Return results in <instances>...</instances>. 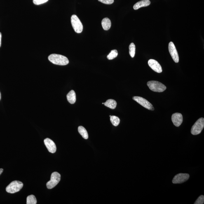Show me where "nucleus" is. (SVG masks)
<instances>
[{
    "label": "nucleus",
    "mask_w": 204,
    "mask_h": 204,
    "mask_svg": "<svg viewBox=\"0 0 204 204\" xmlns=\"http://www.w3.org/2000/svg\"><path fill=\"white\" fill-rule=\"evenodd\" d=\"M48 0H33V2L34 4L39 5L46 3Z\"/></svg>",
    "instance_id": "5701e85b"
},
{
    "label": "nucleus",
    "mask_w": 204,
    "mask_h": 204,
    "mask_svg": "<svg viewBox=\"0 0 204 204\" xmlns=\"http://www.w3.org/2000/svg\"><path fill=\"white\" fill-rule=\"evenodd\" d=\"M61 180V175L55 172L52 174L50 180L47 183V187L48 189H52L55 187Z\"/></svg>",
    "instance_id": "423d86ee"
},
{
    "label": "nucleus",
    "mask_w": 204,
    "mask_h": 204,
    "mask_svg": "<svg viewBox=\"0 0 204 204\" xmlns=\"http://www.w3.org/2000/svg\"><path fill=\"white\" fill-rule=\"evenodd\" d=\"M23 186V184L21 181H14L7 186L6 190L7 192L10 193H14L20 191Z\"/></svg>",
    "instance_id": "7ed1b4c3"
},
{
    "label": "nucleus",
    "mask_w": 204,
    "mask_h": 204,
    "mask_svg": "<svg viewBox=\"0 0 204 204\" xmlns=\"http://www.w3.org/2000/svg\"><path fill=\"white\" fill-rule=\"evenodd\" d=\"M147 85L150 89L155 92H162L166 89L165 85L157 81H149L148 82Z\"/></svg>",
    "instance_id": "f03ea898"
},
{
    "label": "nucleus",
    "mask_w": 204,
    "mask_h": 204,
    "mask_svg": "<svg viewBox=\"0 0 204 204\" xmlns=\"http://www.w3.org/2000/svg\"><path fill=\"white\" fill-rule=\"evenodd\" d=\"M78 132L84 138L88 139V132L82 126H80L78 128Z\"/></svg>",
    "instance_id": "f3484780"
},
{
    "label": "nucleus",
    "mask_w": 204,
    "mask_h": 204,
    "mask_svg": "<svg viewBox=\"0 0 204 204\" xmlns=\"http://www.w3.org/2000/svg\"><path fill=\"white\" fill-rule=\"evenodd\" d=\"M45 146L50 152L55 153L57 151V147L55 143L48 138L45 139L44 140Z\"/></svg>",
    "instance_id": "9b49d317"
},
{
    "label": "nucleus",
    "mask_w": 204,
    "mask_h": 204,
    "mask_svg": "<svg viewBox=\"0 0 204 204\" xmlns=\"http://www.w3.org/2000/svg\"><path fill=\"white\" fill-rule=\"evenodd\" d=\"M48 60L53 64L60 66H65L69 63L67 57L58 54H51L48 57Z\"/></svg>",
    "instance_id": "f257e3e1"
},
{
    "label": "nucleus",
    "mask_w": 204,
    "mask_h": 204,
    "mask_svg": "<svg viewBox=\"0 0 204 204\" xmlns=\"http://www.w3.org/2000/svg\"><path fill=\"white\" fill-rule=\"evenodd\" d=\"M99 2L106 4H111L114 2V0H98Z\"/></svg>",
    "instance_id": "b1692460"
},
{
    "label": "nucleus",
    "mask_w": 204,
    "mask_h": 204,
    "mask_svg": "<svg viewBox=\"0 0 204 204\" xmlns=\"http://www.w3.org/2000/svg\"><path fill=\"white\" fill-rule=\"evenodd\" d=\"M168 48L169 52L174 61L176 63H178L179 61L178 53L173 42H170L169 43Z\"/></svg>",
    "instance_id": "6e6552de"
},
{
    "label": "nucleus",
    "mask_w": 204,
    "mask_h": 204,
    "mask_svg": "<svg viewBox=\"0 0 204 204\" xmlns=\"http://www.w3.org/2000/svg\"><path fill=\"white\" fill-rule=\"evenodd\" d=\"M67 99L71 104H74L76 102V95L75 92L74 90H71L68 93L67 95Z\"/></svg>",
    "instance_id": "4468645a"
},
{
    "label": "nucleus",
    "mask_w": 204,
    "mask_h": 204,
    "mask_svg": "<svg viewBox=\"0 0 204 204\" xmlns=\"http://www.w3.org/2000/svg\"><path fill=\"white\" fill-rule=\"evenodd\" d=\"M133 99V100L136 101V102L146 109L149 110H154V108L152 104L146 99L143 98L142 97L137 96L134 97Z\"/></svg>",
    "instance_id": "0eeeda50"
},
{
    "label": "nucleus",
    "mask_w": 204,
    "mask_h": 204,
    "mask_svg": "<svg viewBox=\"0 0 204 204\" xmlns=\"http://www.w3.org/2000/svg\"><path fill=\"white\" fill-rule=\"evenodd\" d=\"M71 21L73 28L75 32L80 34L83 30V25L78 17L76 15H73L71 17Z\"/></svg>",
    "instance_id": "20e7f679"
},
{
    "label": "nucleus",
    "mask_w": 204,
    "mask_h": 204,
    "mask_svg": "<svg viewBox=\"0 0 204 204\" xmlns=\"http://www.w3.org/2000/svg\"><path fill=\"white\" fill-rule=\"evenodd\" d=\"M148 65L153 70L158 73L162 72V69L161 65L156 61L151 59L148 61Z\"/></svg>",
    "instance_id": "9d476101"
},
{
    "label": "nucleus",
    "mask_w": 204,
    "mask_h": 204,
    "mask_svg": "<svg viewBox=\"0 0 204 204\" xmlns=\"http://www.w3.org/2000/svg\"><path fill=\"white\" fill-rule=\"evenodd\" d=\"M172 121L175 126H180L183 121L182 115L179 113H174L172 116Z\"/></svg>",
    "instance_id": "f8f14e48"
},
{
    "label": "nucleus",
    "mask_w": 204,
    "mask_h": 204,
    "mask_svg": "<svg viewBox=\"0 0 204 204\" xmlns=\"http://www.w3.org/2000/svg\"><path fill=\"white\" fill-rule=\"evenodd\" d=\"M103 29L105 30H108L111 28V22L110 19L106 17L103 19L102 22Z\"/></svg>",
    "instance_id": "2eb2a0df"
},
{
    "label": "nucleus",
    "mask_w": 204,
    "mask_h": 204,
    "mask_svg": "<svg viewBox=\"0 0 204 204\" xmlns=\"http://www.w3.org/2000/svg\"><path fill=\"white\" fill-rule=\"evenodd\" d=\"M118 52L116 50H111L110 53L107 55V58L108 60H112L113 59L116 58L118 56Z\"/></svg>",
    "instance_id": "aec40b11"
},
{
    "label": "nucleus",
    "mask_w": 204,
    "mask_h": 204,
    "mask_svg": "<svg viewBox=\"0 0 204 204\" xmlns=\"http://www.w3.org/2000/svg\"><path fill=\"white\" fill-rule=\"evenodd\" d=\"M150 4L151 2L149 0H142L135 3L133 7L134 10H137L143 7L148 6Z\"/></svg>",
    "instance_id": "ddd939ff"
},
{
    "label": "nucleus",
    "mask_w": 204,
    "mask_h": 204,
    "mask_svg": "<svg viewBox=\"0 0 204 204\" xmlns=\"http://www.w3.org/2000/svg\"><path fill=\"white\" fill-rule=\"evenodd\" d=\"M135 46L134 43H132L129 46V54L132 57H134L135 56Z\"/></svg>",
    "instance_id": "412c9836"
},
{
    "label": "nucleus",
    "mask_w": 204,
    "mask_h": 204,
    "mask_svg": "<svg viewBox=\"0 0 204 204\" xmlns=\"http://www.w3.org/2000/svg\"><path fill=\"white\" fill-rule=\"evenodd\" d=\"M104 104L106 107L114 109H116V107L117 102L114 99H109L104 103Z\"/></svg>",
    "instance_id": "dca6fc26"
},
{
    "label": "nucleus",
    "mask_w": 204,
    "mask_h": 204,
    "mask_svg": "<svg viewBox=\"0 0 204 204\" xmlns=\"http://www.w3.org/2000/svg\"><path fill=\"white\" fill-rule=\"evenodd\" d=\"M3 170V169H0V175H1L2 174Z\"/></svg>",
    "instance_id": "a878e982"
},
{
    "label": "nucleus",
    "mask_w": 204,
    "mask_h": 204,
    "mask_svg": "<svg viewBox=\"0 0 204 204\" xmlns=\"http://www.w3.org/2000/svg\"><path fill=\"white\" fill-rule=\"evenodd\" d=\"M204 127V119L203 118H199L192 128L191 133L193 135H197L201 133Z\"/></svg>",
    "instance_id": "39448f33"
},
{
    "label": "nucleus",
    "mask_w": 204,
    "mask_h": 204,
    "mask_svg": "<svg viewBox=\"0 0 204 204\" xmlns=\"http://www.w3.org/2000/svg\"><path fill=\"white\" fill-rule=\"evenodd\" d=\"M110 120L111 123L115 126H118L120 121V118L118 117L115 116H111Z\"/></svg>",
    "instance_id": "6ab92c4d"
},
{
    "label": "nucleus",
    "mask_w": 204,
    "mask_h": 204,
    "mask_svg": "<svg viewBox=\"0 0 204 204\" xmlns=\"http://www.w3.org/2000/svg\"><path fill=\"white\" fill-rule=\"evenodd\" d=\"M204 202V196L202 195L200 196L194 204H203Z\"/></svg>",
    "instance_id": "4be33fe9"
},
{
    "label": "nucleus",
    "mask_w": 204,
    "mask_h": 204,
    "mask_svg": "<svg viewBox=\"0 0 204 204\" xmlns=\"http://www.w3.org/2000/svg\"><path fill=\"white\" fill-rule=\"evenodd\" d=\"M1 92H0V100H1Z\"/></svg>",
    "instance_id": "bb28decb"
},
{
    "label": "nucleus",
    "mask_w": 204,
    "mask_h": 204,
    "mask_svg": "<svg viewBox=\"0 0 204 204\" xmlns=\"http://www.w3.org/2000/svg\"><path fill=\"white\" fill-rule=\"evenodd\" d=\"M37 203V200L34 195H31L27 197V204H36Z\"/></svg>",
    "instance_id": "a211bd4d"
},
{
    "label": "nucleus",
    "mask_w": 204,
    "mask_h": 204,
    "mask_svg": "<svg viewBox=\"0 0 204 204\" xmlns=\"http://www.w3.org/2000/svg\"><path fill=\"white\" fill-rule=\"evenodd\" d=\"M189 175L188 174L180 173L176 175L172 180L174 184H180L185 182L189 179Z\"/></svg>",
    "instance_id": "1a4fd4ad"
},
{
    "label": "nucleus",
    "mask_w": 204,
    "mask_h": 204,
    "mask_svg": "<svg viewBox=\"0 0 204 204\" xmlns=\"http://www.w3.org/2000/svg\"><path fill=\"white\" fill-rule=\"evenodd\" d=\"M1 39H2V34L1 32H0V47H1Z\"/></svg>",
    "instance_id": "393cba45"
}]
</instances>
